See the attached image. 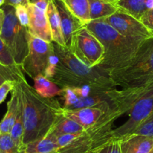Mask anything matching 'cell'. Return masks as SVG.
Here are the masks:
<instances>
[{
	"mask_svg": "<svg viewBox=\"0 0 153 153\" xmlns=\"http://www.w3.org/2000/svg\"><path fill=\"white\" fill-rule=\"evenodd\" d=\"M151 87L125 89L120 103L104 113L98 122L79 134H72L70 140L53 153H93L111 139L113 126L117 119L127 114L134 103Z\"/></svg>",
	"mask_w": 153,
	"mask_h": 153,
	"instance_id": "1",
	"label": "cell"
},
{
	"mask_svg": "<svg viewBox=\"0 0 153 153\" xmlns=\"http://www.w3.org/2000/svg\"><path fill=\"white\" fill-rule=\"evenodd\" d=\"M19 83L23 103V143L26 145L45 137L62 117L64 109L56 98L41 96L26 80Z\"/></svg>",
	"mask_w": 153,
	"mask_h": 153,
	"instance_id": "2",
	"label": "cell"
},
{
	"mask_svg": "<svg viewBox=\"0 0 153 153\" xmlns=\"http://www.w3.org/2000/svg\"><path fill=\"white\" fill-rule=\"evenodd\" d=\"M52 45L59 62L50 80L60 88L90 86L103 89H117L107 72L98 66H87L66 47L54 42H52Z\"/></svg>",
	"mask_w": 153,
	"mask_h": 153,
	"instance_id": "3",
	"label": "cell"
},
{
	"mask_svg": "<svg viewBox=\"0 0 153 153\" xmlns=\"http://www.w3.org/2000/svg\"><path fill=\"white\" fill-rule=\"evenodd\" d=\"M85 27L98 38L104 47V59L98 67L108 74L127 65L145 42L126 38L104 19L91 20L85 25Z\"/></svg>",
	"mask_w": 153,
	"mask_h": 153,
	"instance_id": "4",
	"label": "cell"
},
{
	"mask_svg": "<svg viewBox=\"0 0 153 153\" xmlns=\"http://www.w3.org/2000/svg\"><path fill=\"white\" fill-rule=\"evenodd\" d=\"M117 86L123 89L153 86V38L146 41L130 62L109 73Z\"/></svg>",
	"mask_w": 153,
	"mask_h": 153,
	"instance_id": "5",
	"label": "cell"
},
{
	"mask_svg": "<svg viewBox=\"0 0 153 153\" xmlns=\"http://www.w3.org/2000/svg\"><path fill=\"white\" fill-rule=\"evenodd\" d=\"M5 14L0 37L9 49L16 64L21 67L29 50L31 35L28 28L20 24L15 14L14 7L2 5Z\"/></svg>",
	"mask_w": 153,
	"mask_h": 153,
	"instance_id": "6",
	"label": "cell"
},
{
	"mask_svg": "<svg viewBox=\"0 0 153 153\" xmlns=\"http://www.w3.org/2000/svg\"><path fill=\"white\" fill-rule=\"evenodd\" d=\"M70 51L89 67H96L104 56V48L98 38L86 27L74 35Z\"/></svg>",
	"mask_w": 153,
	"mask_h": 153,
	"instance_id": "7",
	"label": "cell"
},
{
	"mask_svg": "<svg viewBox=\"0 0 153 153\" xmlns=\"http://www.w3.org/2000/svg\"><path fill=\"white\" fill-rule=\"evenodd\" d=\"M53 53L52 42L49 43L31 35L29 53L21 65L22 70L32 79L44 75L49 65L50 57Z\"/></svg>",
	"mask_w": 153,
	"mask_h": 153,
	"instance_id": "8",
	"label": "cell"
},
{
	"mask_svg": "<svg viewBox=\"0 0 153 153\" xmlns=\"http://www.w3.org/2000/svg\"><path fill=\"white\" fill-rule=\"evenodd\" d=\"M152 113L153 86L146 91L128 112V120L122 126L113 129L111 132V139L119 140L131 134L135 129Z\"/></svg>",
	"mask_w": 153,
	"mask_h": 153,
	"instance_id": "9",
	"label": "cell"
},
{
	"mask_svg": "<svg viewBox=\"0 0 153 153\" xmlns=\"http://www.w3.org/2000/svg\"><path fill=\"white\" fill-rule=\"evenodd\" d=\"M104 20L121 35L132 40L144 42L153 38V33L139 20L119 10Z\"/></svg>",
	"mask_w": 153,
	"mask_h": 153,
	"instance_id": "10",
	"label": "cell"
},
{
	"mask_svg": "<svg viewBox=\"0 0 153 153\" xmlns=\"http://www.w3.org/2000/svg\"><path fill=\"white\" fill-rule=\"evenodd\" d=\"M53 2L55 4L59 14L62 33L65 45L70 50L74 35L80 29L85 27V25L70 12L61 0H53Z\"/></svg>",
	"mask_w": 153,
	"mask_h": 153,
	"instance_id": "11",
	"label": "cell"
},
{
	"mask_svg": "<svg viewBox=\"0 0 153 153\" xmlns=\"http://www.w3.org/2000/svg\"><path fill=\"white\" fill-rule=\"evenodd\" d=\"M26 8L29 15V24L28 27L29 34L32 36L51 43L53 42L52 33L46 12L31 2Z\"/></svg>",
	"mask_w": 153,
	"mask_h": 153,
	"instance_id": "12",
	"label": "cell"
},
{
	"mask_svg": "<svg viewBox=\"0 0 153 153\" xmlns=\"http://www.w3.org/2000/svg\"><path fill=\"white\" fill-rule=\"evenodd\" d=\"M22 95L21 89L19 82H16L15 86L11 91V97L7 104V112L5 117L0 123L1 134L10 133L19 113L22 108Z\"/></svg>",
	"mask_w": 153,
	"mask_h": 153,
	"instance_id": "13",
	"label": "cell"
},
{
	"mask_svg": "<svg viewBox=\"0 0 153 153\" xmlns=\"http://www.w3.org/2000/svg\"><path fill=\"white\" fill-rule=\"evenodd\" d=\"M104 113V112L101 108L97 107H83L74 110L64 109L63 111L65 117L78 123L84 128V130H86L95 124Z\"/></svg>",
	"mask_w": 153,
	"mask_h": 153,
	"instance_id": "14",
	"label": "cell"
},
{
	"mask_svg": "<svg viewBox=\"0 0 153 153\" xmlns=\"http://www.w3.org/2000/svg\"><path fill=\"white\" fill-rule=\"evenodd\" d=\"M122 153H149L153 148V137L130 134L119 139Z\"/></svg>",
	"mask_w": 153,
	"mask_h": 153,
	"instance_id": "15",
	"label": "cell"
},
{
	"mask_svg": "<svg viewBox=\"0 0 153 153\" xmlns=\"http://www.w3.org/2000/svg\"><path fill=\"white\" fill-rule=\"evenodd\" d=\"M46 14L48 19V22H49L50 27H51V33H52L53 42H56L61 46L65 47L62 33L59 14L56 7L54 2H53V0H51L48 4Z\"/></svg>",
	"mask_w": 153,
	"mask_h": 153,
	"instance_id": "16",
	"label": "cell"
},
{
	"mask_svg": "<svg viewBox=\"0 0 153 153\" xmlns=\"http://www.w3.org/2000/svg\"><path fill=\"white\" fill-rule=\"evenodd\" d=\"M88 2L91 20L107 18L118 11L115 4L105 0H88Z\"/></svg>",
	"mask_w": 153,
	"mask_h": 153,
	"instance_id": "17",
	"label": "cell"
},
{
	"mask_svg": "<svg viewBox=\"0 0 153 153\" xmlns=\"http://www.w3.org/2000/svg\"><path fill=\"white\" fill-rule=\"evenodd\" d=\"M58 149L56 137L48 133L44 138L26 144V153H53Z\"/></svg>",
	"mask_w": 153,
	"mask_h": 153,
	"instance_id": "18",
	"label": "cell"
},
{
	"mask_svg": "<svg viewBox=\"0 0 153 153\" xmlns=\"http://www.w3.org/2000/svg\"><path fill=\"white\" fill-rule=\"evenodd\" d=\"M84 128L80 125L71 119L67 118L63 115L55 123L52 128L48 132L56 137L65 134H73L81 133Z\"/></svg>",
	"mask_w": 153,
	"mask_h": 153,
	"instance_id": "19",
	"label": "cell"
},
{
	"mask_svg": "<svg viewBox=\"0 0 153 153\" xmlns=\"http://www.w3.org/2000/svg\"><path fill=\"white\" fill-rule=\"evenodd\" d=\"M33 80L35 82L34 89L41 96L44 98H54L61 95L62 88L44 75H38Z\"/></svg>",
	"mask_w": 153,
	"mask_h": 153,
	"instance_id": "20",
	"label": "cell"
},
{
	"mask_svg": "<svg viewBox=\"0 0 153 153\" xmlns=\"http://www.w3.org/2000/svg\"><path fill=\"white\" fill-rule=\"evenodd\" d=\"M115 5L119 11L126 13L139 20L148 11L146 0H120Z\"/></svg>",
	"mask_w": 153,
	"mask_h": 153,
	"instance_id": "21",
	"label": "cell"
},
{
	"mask_svg": "<svg viewBox=\"0 0 153 153\" xmlns=\"http://www.w3.org/2000/svg\"><path fill=\"white\" fill-rule=\"evenodd\" d=\"M74 16L84 25L91 21L88 0H61Z\"/></svg>",
	"mask_w": 153,
	"mask_h": 153,
	"instance_id": "22",
	"label": "cell"
},
{
	"mask_svg": "<svg viewBox=\"0 0 153 153\" xmlns=\"http://www.w3.org/2000/svg\"><path fill=\"white\" fill-rule=\"evenodd\" d=\"M23 104V103H22ZM10 135L12 138L15 145L20 149H25L26 145L23 143V137H24V125H23V106L19 113L17 118L10 131Z\"/></svg>",
	"mask_w": 153,
	"mask_h": 153,
	"instance_id": "23",
	"label": "cell"
},
{
	"mask_svg": "<svg viewBox=\"0 0 153 153\" xmlns=\"http://www.w3.org/2000/svg\"><path fill=\"white\" fill-rule=\"evenodd\" d=\"M26 80L21 68H11L0 63V86L5 81L19 82Z\"/></svg>",
	"mask_w": 153,
	"mask_h": 153,
	"instance_id": "24",
	"label": "cell"
},
{
	"mask_svg": "<svg viewBox=\"0 0 153 153\" xmlns=\"http://www.w3.org/2000/svg\"><path fill=\"white\" fill-rule=\"evenodd\" d=\"M0 150L2 153H26L25 149L15 145L9 133L0 134Z\"/></svg>",
	"mask_w": 153,
	"mask_h": 153,
	"instance_id": "25",
	"label": "cell"
},
{
	"mask_svg": "<svg viewBox=\"0 0 153 153\" xmlns=\"http://www.w3.org/2000/svg\"><path fill=\"white\" fill-rule=\"evenodd\" d=\"M0 63L11 68H21L16 64L9 49L0 37Z\"/></svg>",
	"mask_w": 153,
	"mask_h": 153,
	"instance_id": "26",
	"label": "cell"
},
{
	"mask_svg": "<svg viewBox=\"0 0 153 153\" xmlns=\"http://www.w3.org/2000/svg\"><path fill=\"white\" fill-rule=\"evenodd\" d=\"M131 134L143 135L153 137V113L135 129Z\"/></svg>",
	"mask_w": 153,
	"mask_h": 153,
	"instance_id": "27",
	"label": "cell"
},
{
	"mask_svg": "<svg viewBox=\"0 0 153 153\" xmlns=\"http://www.w3.org/2000/svg\"><path fill=\"white\" fill-rule=\"evenodd\" d=\"M93 153H122L120 140L110 139L98 147Z\"/></svg>",
	"mask_w": 153,
	"mask_h": 153,
	"instance_id": "28",
	"label": "cell"
},
{
	"mask_svg": "<svg viewBox=\"0 0 153 153\" xmlns=\"http://www.w3.org/2000/svg\"><path fill=\"white\" fill-rule=\"evenodd\" d=\"M14 8H15L16 17L20 23V24L24 27H29V15L27 8L26 6H23V5H19Z\"/></svg>",
	"mask_w": 153,
	"mask_h": 153,
	"instance_id": "29",
	"label": "cell"
},
{
	"mask_svg": "<svg viewBox=\"0 0 153 153\" xmlns=\"http://www.w3.org/2000/svg\"><path fill=\"white\" fill-rule=\"evenodd\" d=\"M15 81L8 80L0 86V104L5 101L8 94L13 90L15 86Z\"/></svg>",
	"mask_w": 153,
	"mask_h": 153,
	"instance_id": "30",
	"label": "cell"
},
{
	"mask_svg": "<svg viewBox=\"0 0 153 153\" xmlns=\"http://www.w3.org/2000/svg\"><path fill=\"white\" fill-rule=\"evenodd\" d=\"M140 21L152 32L153 33V8L148 10L142 17Z\"/></svg>",
	"mask_w": 153,
	"mask_h": 153,
	"instance_id": "31",
	"label": "cell"
},
{
	"mask_svg": "<svg viewBox=\"0 0 153 153\" xmlns=\"http://www.w3.org/2000/svg\"><path fill=\"white\" fill-rule=\"evenodd\" d=\"M29 3H30V0H5L4 5H10L15 8L19 5L27 7Z\"/></svg>",
	"mask_w": 153,
	"mask_h": 153,
	"instance_id": "32",
	"label": "cell"
},
{
	"mask_svg": "<svg viewBox=\"0 0 153 153\" xmlns=\"http://www.w3.org/2000/svg\"><path fill=\"white\" fill-rule=\"evenodd\" d=\"M50 1L51 0H30V2L38 7V8H40L41 10L46 12Z\"/></svg>",
	"mask_w": 153,
	"mask_h": 153,
	"instance_id": "33",
	"label": "cell"
},
{
	"mask_svg": "<svg viewBox=\"0 0 153 153\" xmlns=\"http://www.w3.org/2000/svg\"><path fill=\"white\" fill-rule=\"evenodd\" d=\"M4 18H5V14H4V11L2 8H0V33L2 31V25H3Z\"/></svg>",
	"mask_w": 153,
	"mask_h": 153,
	"instance_id": "34",
	"label": "cell"
},
{
	"mask_svg": "<svg viewBox=\"0 0 153 153\" xmlns=\"http://www.w3.org/2000/svg\"><path fill=\"white\" fill-rule=\"evenodd\" d=\"M107 2H110V3H113V4H116L117 2H119L120 0H105Z\"/></svg>",
	"mask_w": 153,
	"mask_h": 153,
	"instance_id": "35",
	"label": "cell"
},
{
	"mask_svg": "<svg viewBox=\"0 0 153 153\" xmlns=\"http://www.w3.org/2000/svg\"><path fill=\"white\" fill-rule=\"evenodd\" d=\"M4 3H5V0H0V8L4 5Z\"/></svg>",
	"mask_w": 153,
	"mask_h": 153,
	"instance_id": "36",
	"label": "cell"
},
{
	"mask_svg": "<svg viewBox=\"0 0 153 153\" xmlns=\"http://www.w3.org/2000/svg\"><path fill=\"white\" fill-rule=\"evenodd\" d=\"M149 153H153V148H152V149L149 152Z\"/></svg>",
	"mask_w": 153,
	"mask_h": 153,
	"instance_id": "37",
	"label": "cell"
},
{
	"mask_svg": "<svg viewBox=\"0 0 153 153\" xmlns=\"http://www.w3.org/2000/svg\"><path fill=\"white\" fill-rule=\"evenodd\" d=\"M0 134H1V129H0Z\"/></svg>",
	"mask_w": 153,
	"mask_h": 153,
	"instance_id": "38",
	"label": "cell"
},
{
	"mask_svg": "<svg viewBox=\"0 0 153 153\" xmlns=\"http://www.w3.org/2000/svg\"><path fill=\"white\" fill-rule=\"evenodd\" d=\"M0 153H2V152H1V150H0Z\"/></svg>",
	"mask_w": 153,
	"mask_h": 153,
	"instance_id": "39",
	"label": "cell"
}]
</instances>
